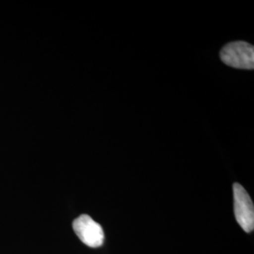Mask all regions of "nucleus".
<instances>
[{
  "label": "nucleus",
  "mask_w": 254,
  "mask_h": 254,
  "mask_svg": "<svg viewBox=\"0 0 254 254\" xmlns=\"http://www.w3.org/2000/svg\"><path fill=\"white\" fill-rule=\"evenodd\" d=\"M220 59L228 66L237 69L253 70L254 68V46L246 42L230 43L221 49Z\"/></svg>",
  "instance_id": "obj_1"
},
{
  "label": "nucleus",
  "mask_w": 254,
  "mask_h": 254,
  "mask_svg": "<svg viewBox=\"0 0 254 254\" xmlns=\"http://www.w3.org/2000/svg\"><path fill=\"white\" fill-rule=\"evenodd\" d=\"M233 190L236 220L246 233H252L254 229V202L240 184H234Z\"/></svg>",
  "instance_id": "obj_2"
},
{
  "label": "nucleus",
  "mask_w": 254,
  "mask_h": 254,
  "mask_svg": "<svg viewBox=\"0 0 254 254\" xmlns=\"http://www.w3.org/2000/svg\"><path fill=\"white\" fill-rule=\"evenodd\" d=\"M73 229L75 235L88 247L99 248L105 241L103 228L88 215H81L74 219Z\"/></svg>",
  "instance_id": "obj_3"
}]
</instances>
